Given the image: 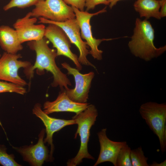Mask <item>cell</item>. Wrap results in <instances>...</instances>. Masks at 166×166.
Segmentation results:
<instances>
[{
	"mask_svg": "<svg viewBox=\"0 0 166 166\" xmlns=\"http://www.w3.org/2000/svg\"><path fill=\"white\" fill-rule=\"evenodd\" d=\"M28 45L36 54L34 64L25 69L24 72L27 77L31 79L34 76V70L36 69L38 74L44 73V70L51 73L53 77L51 85L53 87L59 86L61 91L67 89L71 83L66 74L63 73L57 66L55 59L57 56L55 49L49 46V41L45 37L38 40L29 42Z\"/></svg>",
	"mask_w": 166,
	"mask_h": 166,
	"instance_id": "1",
	"label": "cell"
},
{
	"mask_svg": "<svg viewBox=\"0 0 166 166\" xmlns=\"http://www.w3.org/2000/svg\"><path fill=\"white\" fill-rule=\"evenodd\" d=\"M155 31L148 19L136 18L133 34L128 46L135 56L146 61L157 58L166 50V45L157 48L154 45Z\"/></svg>",
	"mask_w": 166,
	"mask_h": 166,
	"instance_id": "2",
	"label": "cell"
},
{
	"mask_svg": "<svg viewBox=\"0 0 166 166\" xmlns=\"http://www.w3.org/2000/svg\"><path fill=\"white\" fill-rule=\"evenodd\" d=\"M98 111L95 106L89 104L83 111L76 114L72 117L77 128L74 138L79 135L80 138V146L76 156L69 160L67 163L68 166H76L82 162L84 158L94 160L88 151V145L90 136V130L94 125L98 116Z\"/></svg>",
	"mask_w": 166,
	"mask_h": 166,
	"instance_id": "3",
	"label": "cell"
},
{
	"mask_svg": "<svg viewBox=\"0 0 166 166\" xmlns=\"http://www.w3.org/2000/svg\"><path fill=\"white\" fill-rule=\"evenodd\" d=\"M139 112L150 129L158 137L162 153L166 150V104L148 102L142 104Z\"/></svg>",
	"mask_w": 166,
	"mask_h": 166,
	"instance_id": "4",
	"label": "cell"
},
{
	"mask_svg": "<svg viewBox=\"0 0 166 166\" xmlns=\"http://www.w3.org/2000/svg\"><path fill=\"white\" fill-rule=\"evenodd\" d=\"M30 12L32 17H42L55 22L75 18L72 7L63 0H38Z\"/></svg>",
	"mask_w": 166,
	"mask_h": 166,
	"instance_id": "5",
	"label": "cell"
},
{
	"mask_svg": "<svg viewBox=\"0 0 166 166\" xmlns=\"http://www.w3.org/2000/svg\"><path fill=\"white\" fill-rule=\"evenodd\" d=\"M75 14V18L81 30V36L82 39L86 41L87 45L90 50V54L93 58L98 60L102 59L103 51L98 49V46L103 41L116 39L119 38L96 39L93 37L90 24L91 18L94 16L106 12V7L101 10L93 13H90L87 11H81L75 7L72 6Z\"/></svg>",
	"mask_w": 166,
	"mask_h": 166,
	"instance_id": "6",
	"label": "cell"
},
{
	"mask_svg": "<svg viewBox=\"0 0 166 166\" xmlns=\"http://www.w3.org/2000/svg\"><path fill=\"white\" fill-rule=\"evenodd\" d=\"M38 18L40 23L54 24L60 27L65 32L71 43L75 45L78 49L79 55L78 60L79 63L96 68L87 58V55L89 54V50L88 49L86 42L83 41L81 37L80 28L75 18L63 22H53L42 17Z\"/></svg>",
	"mask_w": 166,
	"mask_h": 166,
	"instance_id": "7",
	"label": "cell"
},
{
	"mask_svg": "<svg viewBox=\"0 0 166 166\" xmlns=\"http://www.w3.org/2000/svg\"><path fill=\"white\" fill-rule=\"evenodd\" d=\"M61 65L63 68L66 69L68 74L73 76L75 80V85L74 88L65 89L68 97L75 102L81 103L87 102L94 73L92 71L82 74L77 68L72 67L66 62H63Z\"/></svg>",
	"mask_w": 166,
	"mask_h": 166,
	"instance_id": "8",
	"label": "cell"
},
{
	"mask_svg": "<svg viewBox=\"0 0 166 166\" xmlns=\"http://www.w3.org/2000/svg\"><path fill=\"white\" fill-rule=\"evenodd\" d=\"M22 57L20 54H11L4 52L0 57V80L5 81L24 86L27 82L18 74L21 68L24 69L32 65L29 61L18 59Z\"/></svg>",
	"mask_w": 166,
	"mask_h": 166,
	"instance_id": "9",
	"label": "cell"
},
{
	"mask_svg": "<svg viewBox=\"0 0 166 166\" xmlns=\"http://www.w3.org/2000/svg\"><path fill=\"white\" fill-rule=\"evenodd\" d=\"M44 37L52 43L56 49L57 56H63L71 60L76 68L80 71L82 68L78 60V57L71 51L69 40L64 31L59 27L53 24L45 27Z\"/></svg>",
	"mask_w": 166,
	"mask_h": 166,
	"instance_id": "10",
	"label": "cell"
},
{
	"mask_svg": "<svg viewBox=\"0 0 166 166\" xmlns=\"http://www.w3.org/2000/svg\"><path fill=\"white\" fill-rule=\"evenodd\" d=\"M37 21V18L31 17L30 12L23 17L18 19L13 24L22 44L26 42L39 40L44 37L46 27L42 24H35Z\"/></svg>",
	"mask_w": 166,
	"mask_h": 166,
	"instance_id": "11",
	"label": "cell"
},
{
	"mask_svg": "<svg viewBox=\"0 0 166 166\" xmlns=\"http://www.w3.org/2000/svg\"><path fill=\"white\" fill-rule=\"evenodd\" d=\"M33 113L39 118L45 127L46 137L44 139V143H47L50 146L49 160H53V155L54 150L53 144V136L54 133L65 126L76 124L73 119L65 120L52 117L45 113L42 109V106L39 103H36L33 109Z\"/></svg>",
	"mask_w": 166,
	"mask_h": 166,
	"instance_id": "12",
	"label": "cell"
},
{
	"mask_svg": "<svg viewBox=\"0 0 166 166\" xmlns=\"http://www.w3.org/2000/svg\"><path fill=\"white\" fill-rule=\"evenodd\" d=\"M45 132L44 129L41 130L36 144L15 148L22 156L23 160L32 166H41L45 161L48 160L49 161V152L47 147L44 144L43 140Z\"/></svg>",
	"mask_w": 166,
	"mask_h": 166,
	"instance_id": "13",
	"label": "cell"
},
{
	"mask_svg": "<svg viewBox=\"0 0 166 166\" xmlns=\"http://www.w3.org/2000/svg\"><path fill=\"white\" fill-rule=\"evenodd\" d=\"M106 131V128H103L97 133L100 150L98 158L94 166L106 162H111L114 166H117L118 154L121 149L127 144L125 141H114L110 140L107 136Z\"/></svg>",
	"mask_w": 166,
	"mask_h": 166,
	"instance_id": "14",
	"label": "cell"
},
{
	"mask_svg": "<svg viewBox=\"0 0 166 166\" xmlns=\"http://www.w3.org/2000/svg\"><path fill=\"white\" fill-rule=\"evenodd\" d=\"M89 103H79L71 100L66 94L65 90L61 91L55 100L53 101H47L43 105V111L49 115L55 112H70L76 114L86 109Z\"/></svg>",
	"mask_w": 166,
	"mask_h": 166,
	"instance_id": "15",
	"label": "cell"
},
{
	"mask_svg": "<svg viewBox=\"0 0 166 166\" xmlns=\"http://www.w3.org/2000/svg\"><path fill=\"white\" fill-rule=\"evenodd\" d=\"M0 46L5 52L16 54L23 48L16 30L9 26H0Z\"/></svg>",
	"mask_w": 166,
	"mask_h": 166,
	"instance_id": "16",
	"label": "cell"
},
{
	"mask_svg": "<svg viewBox=\"0 0 166 166\" xmlns=\"http://www.w3.org/2000/svg\"><path fill=\"white\" fill-rule=\"evenodd\" d=\"M133 6L141 18L147 19L152 17L157 19L161 18L160 15V4L157 0H137Z\"/></svg>",
	"mask_w": 166,
	"mask_h": 166,
	"instance_id": "17",
	"label": "cell"
},
{
	"mask_svg": "<svg viewBox=\"0 0 166 166\" xmlns=\"http://www.w3.org/2000/svg\"><path fill=\"white\" fill-rule=\"evenodd\" d=\"M130 159L132 166H148V158L144 154L141 146L130 151Z\"/></svg>",
	"mask_w": 166,
	"mask_h": 166,
	"instance_id": "18",
	"label": "cell"
},
{
	"mask_svg": "<svg viewBox=\"0 0 166 166\" xmlns=\"http://www.w3.org/2000/svg\"><path fill=\"white\" fill-rule=\"evenodd\" d=\"M131 148L126 144L120 150L117 155V166H132L130 159Z\"/></svg>",
	"mask_w": 166,
	"mask_h": 166,
	"instance_id": "19",
	"label": "cell"
},
{
	"mask_svg": "<svg viewBox=\"0 0 166 166\" xmlns=\"http://www.w3.org/2000/svg\"><path fill=\"white\" fill-rule=\"evenodd\" d=\"M6 92L24 95L26 93V90L23 86L11 82L0 81V93Z\"/></svg>",
	"mask_w": 166,
	"mask_h": 166,
	"instance_id": "20",
	"label": "cell"
},
{
	"mask_svg": "<svg viewBox=\"0 0 166 166\" xmlns=\"http://www.w3.org/2000/svg\"><path fill=\"white\" fill-rule=\"evenodd\" d=\"M38 0H11L3 7L5 11L13 8L24 9L35 5Z\"/></svg>",
	"mask_w": 166,
	"mask_h": 166,
	"instance_id": "21",
	"label": "cell"
},
{
	"mask_svg": "<svg viewBox=\"0 0 166 166\" xmlns=\"http://www.w3.org/2000/svg\"><path fill=\"white\" fill-rule=\"evenodd\" d=\"M0 164L4 166H21L14 160V155L8 154L6 148L2 146H0Z\"/></svg>",
	"mask_w": 166,
	"mask_h": 166,
	"instance_id": "22",
	"label": "cell"
},
{
	"mask_svg": "<svg viewBox=\"0 0 166 166\" xmlns=\"http://www.w3.org/2000/svg\"><path fill=\"white\" fill-rule=\"evenodd\" d=\"M108 0H85V7L86 11L94 9L97 5L103 4L108 5Z\"/></svg>",
	"mask_w": 166,
	"mask_h": 166,
	"instance_id": "23",
	"label": "cell"
},
{
	"mask_svg": "<svg viewBox=\"0 0 166 166\" xmlns=\"http://www.w3.org/2000/svg\"><path fill=\"white\" fill-rule=\"evenodd\" d=\"M67 4L71 5L81 11H84L85 0H63Z\"/></svg>",
	"mask_w": 166,
	"mask_h": 166,
	"instance_id": "24",
	"label": "cell"
},
{
	"mask_svg": "<svg viewBox=\"0 0 166 166\" xmlns=\"http://www.w3.org/2000/svg\"><path fill=\"white\" fill-rule=\"evenodd\" d=\"M160 15L161 18L166 16V0H163L160 2Z\"/></svg>",
	"mask_w": 166,
	"mask_h": 166,
	"instance_id": "25",
	"label": "cell"
},
{
	"mask_svg": "<svg viewBox=\"0 0 166 166\" xmlns=\"http://www.w3.org/2000/svg\"><path fill=\"white\" fill-rule=\"evenodd\" d=\"M120 0H108V5L109 6L110 8L111 9L118 1Z\"/></svg>",
	"mask_w": 166,
	"mask_h": 166,
	"instance_id": "26",
	"label": "cell"
},
{
	"mask_svg": "<svg viewBox=\"0 0 166 166\" xmlns=\"http://www.w3.org/2000/svg\"><path fill=\"white\" fill-rule=\"evenodd\" d=\"M150 165V166H166V160H164L160 163H158L156 161H154Z\"/></svg>",
	"mask_w": 166,
	"mask_h": 166,
	"instance_id": "27",
	"label": "cell"
},
{
	"mask_svg": "<svg viewBox=\"0 0 166 166\" xmlns=\"http://www.w3.org/2000/svg\"><path fill=\"white\" fill-rule=\"evenodd\" d=\"M0 125L2 126V124H1V123L0 121Z\"/></svg>",
	"mask_w": 166,
	"mask_h": 166,
	"instance_id": "28",
	"label": "cell"
},
{
	"mask_svg": "<svg viewBox=\"0 0 166 166\" xmlns=\"http://www.w3.org/2000/svg\"><path fill=\"white\" fill-rule=\"evenodd\" d=\"M158 0V1H159V2H160V1H162V0Z\"/></svg>",
	"mask_w": 166,
	"mask_h": 166,
	"instance_id": "29",
	"label": "cell"
},
{
	"mask_svg": "<svg viewBox=\"0 0 166 166\" xmlns=\"http://www.w3.org/2000/svg\"><path fill=\"white\" fill-rule=\"evenodd\" d=\"M1 55L0 54V57H1Z\"/></svg>",
	"mask_w": 166,
	"mask_h": 166,
	"instance_id": "30",
	"label": "cell"
}]
</instances>
